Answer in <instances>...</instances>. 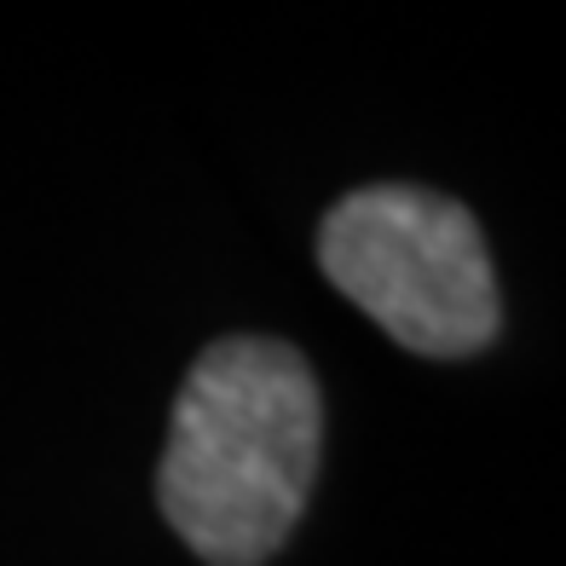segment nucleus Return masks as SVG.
Listing matches in <instances>:
<instances>
[{
    "mask_svg": "<svg viewBox=\"0 0 566 566\" xmlns=\"http://www.w3.org/2000/svg\"><path fill=\"white\" fill-rule=\"evenodd\" d=\"M324 451L313 365L272 336H226L179 381L163 514L209 566H261L295 532Z\"/></svg>",
    "mask_w": 566,
    "mask_h": 566,
    "instance_id": "1",
    "label": "nucleus"
},
{
    "mask_svg": "<svg viewBox=\"0 0 566 566\" xmlns=\"http://www.w3.org/2000/svg\"><path fill=\"white\" fill-rule=\"evenodd\" d=\"M318 266L399 347L480 353L503 324L492 249L462 202L422 186H365L318 226Z\"/></svg>",
    "mask_w": 566,
    "mask_h": 566,
    "instance_id": "2",
    "label": "nucleus"
}]
</instances>
